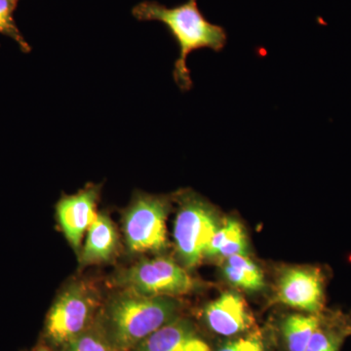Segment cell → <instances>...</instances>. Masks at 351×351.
Masks as SVG:
<instances>
[{"label":"cell","mask_w":351,"mask_h":351,"mask_svg":"<svg viewBox=\"0 0 351 351\" xmlns=\"http://www.w3.org/2000/svg\"><path fill=\"white\" fill-rule=\"evenodd\" d=\"M181 304L169 297L121 290L104 304L95 327L114 351H131L159 328L180 317Z\"/></svg>","instance_id":"cell-1"},{"label":"cell","mask_w":351,"mask_h":351,"mask_svg":"<svg viewBox=\"0 0 351 351\" xmlns=\"http://www.w3.org/2000/svg\"><path fill=\"white\" fill-rule=\"evenodd\" d=\"M132 15L142 22L161 23L167 27L179 46V58L176 60L173 77L182 92L193 87L186 60L193 51L211 49L221 52L228 41V34L221 25L212 24L204 17L197 0H188L180 5L169 7L156 1L145 0L132 9Z\"/></svg>","instance_id":"cell-2"},{"label":"cell","mask_w":351,"mask_h":351,"mask_svg":"<svg viewBox=\"0 0 351 351\" xmlns=\"http://www.w3.org/2000/svg\"><path fill=\"white\" fill-rule=\"evenodd\" d=\"M219 225L214 208L196 193L180 195V208L176 216V251L184 267L193 269L205 258L208 245Z\"/></svg>","instance_id":"cell-3"},{"label":"cell","mask_w":351,"mask_h":351,"mask_svg":"<svg viewBox=\"0 0 351 351\" xmlns=\"http://www.w3.org/2000/svg\"><path fill=\"white\" fill-rule=\"evenodd\" d=\"M169 201L164 196L137 193L123 215V232L134 254L161 253L168 246L166 221Z\"/></svg>","instance_id":"cell-4"},{"label":"cell","mask_w":351,"mask_h":351,"mask_svg":"<svg viewBox=\"0 0 351 351\" xmlns=\"http://www.w3.org/2000/svg\"><path fill=\"white\" fill-rule=\"evenodd\" d=\"M113 282L122 290L151 297H178L198 287L197 281L184 267L165 257L138 262L120 271Z\"/></svg>","instance_id":"cell-5"},{"label":"cell","mask_w":351,"mask_h":351,"mask_svg":"<svg viewBox=\"0 0 351 351\" xmlns=\"http://www.w3.org/2000/svg\"><path fill=\"white\" fill-rule=\"evenodd\" d=\"M97 307L96 297L85 284H71L51 307L44 330L46 339L55 348H66L93 326Z\"/></svg>","instance_id":"cell-6"},{"label":"cell","mask_w":351,"mask_h":351,"mask_svg":"<svg viewBox=\"0 0 351 351\" xmlns=\"http://www.w3.org/2000/svg\"><path fill=\"white\" fill-rule=\"evenodd\" d=\"M277 301L309 314L324 307V279L315 267H295L284 270L276 287Z\"/></svg>","instance_id":"cell-7"},{"label":"cell","mask_w":351,"mask_h":351,"mask_svg":"<svg viewBox=\"0 0 351 351\" xmlns=\"http://www.w3.org/2000/svg\"><path fill=\"white\" fill-rule=\"evenodd\" d=\"M100 193V186L89 184L75 195L63 196L58 202V219L75 251L80 252L83 235L98 215L96 206Z\"/></svg>","instance_id":"cell-8"},{"label":"cell","mask_w":351,"mask_h":351,"mask_svg":"<svg viewBox=\"0 0 351 351\" xmlns=\"http://www.w3.org/2000/svg\"><path fill=\"white\" fill-rule=\"evenodd\" d=\"M203 318L209 329L223 337H237L250 332L255 318L241 295L226 292L203 309Z\"/></svg>","instance_id":"cell-9"},{"label":"cell","mask_w":351,"mask_h":351,"mask_svg":"<svg viewBox=\"0 0 351 351\" xmlns=\"http://www.w3.org/2000/svg\"><path fill=\"white\" fill-rule=\"evenodd\" d=\"M131 351H212L195 325L186 318H176L159 328Z\"/></svg>","instance_id":"cell-10"},{"label":"cell","mask_w":351,"mask_h":351,"mask_svg":"<svg viewBox=\"0 0 351 351\" xmlns=\"http://www.w3.org/2000/svg\"><path fill=\"white\" fill-rule=\"evenodd\" d=\"M119 237L107 215L98 213L87 230L86 241L80 252L82 265L108 262L114 255Z\"/></svg>","instance_id":"cell-11"},{"label":"cell","mask_w":351,"mask_h":351,"mask_svg":"<svg viewBox=\"0 0 351 351\" xmlns=\"http://www.w3.org/2000/svg\"><path fill=\"white\" fill-rule=\"evenodd\" d=\"M235 255L248 256V239L241 223L237 219H228L208 245L206 258H228Z\"/></svg>","instance_id":"cell-12"},{"label":"cell","mask_w":351,"mask_h":351,"mask_svg":"<svg viewBox=\"0 0 351 351\" xmlns=\"http://www.w3.org/2000/svg\"><path fill=\"white\" fill-rule=\"evenodd\" d=\"M223 274L228 283L247 292H258L265 287L262 269L248 256L235 255L226 258Z\"/></svg>","instance_id":"cell-13"},{"label":"cell","mask_w":351,"mask_h":351,"mask_svg":"<svg viewBox=\"0 0 351 351\" xmlns=\"http://www.w3.org/2000/svg\"><path fill=\"white\" fill-rule=\"evenodd\" d=\"M320 325L318 314H291L286 317L282 323V334L288 350L306 351Z\"/></svg>","instance_id":"cell-14"},{"label":"cell","mask_w":351,"mask_h":351,"mask_svg":"<svg viewBox=\"0 0 351 351\" xmlns=\"http://www.w3.org/2000/svg\"><path fill=\"white\" fill-rule=\"evenodd\" d=\"M18 0H0V34L13 39L21 50L25 53L31 52L32 48L27 43L14 19V11Z\"/></svg>","instance_id":"cell-15"},{"label":"cell","mask_w":351,"mask_h":351,"mask_svg":"<svg viewBox=\"0 0 351 351\" xmlns=\"http://www.w3.org/2000/svg\"><path fill=\"white\" fill-rule=\"evenodd\" d=\"M64 351H114L101 336L95 325L83 332L66 348Z\"/></svg>","instance_id":"cell-16"},{"label":"cell","mask_w":351,"mask_h":351,"mask_svg":"<svg viewBox=\"0 0 351 351\" xmlns=\"http://www.w3.org/2000/svg\"><path fill=\"white\" fill-rule=\"evenodd\" d=\"M346 332H339L332 329L318 328L314 334L306 351H339Z\"/></svg>","instance_id":"cell-17"},{"label":"cell","mask_w":351,"mask_h":351,"mask_svg":"<svg viewBox=\"0 0 351 351\" xmlns=\"http://www.w3.org/2000/svg\"><path fill=\"white\" fill-rule=\"evenodd\" d=\"M217 351H267L262 334L258 331L248 332L244 336L226 341Z\"/></svg>","instance_id":"cell-18"},{"label":"cell","mask_w":351,"mask_h":351,"mask_svg":"<svg viewBox=\"0 0 351 351\" xmlns=\"http://www.w3.org/2000/svg\"><path fill=\"white\" fill-rule=\"evenodd\" d=\"M38 351H50V350H46V348H43V350H39Z\"/></svg>","instance_id":"cell-19"}]
</instances>
